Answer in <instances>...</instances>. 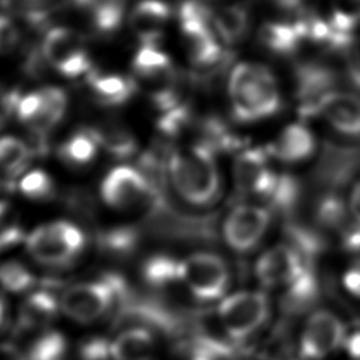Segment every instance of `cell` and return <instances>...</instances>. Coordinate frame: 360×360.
I'll return each instance as SVG.
<instances>
[{"mask_svg": "<svg viewBox=\"0 0 360 360\" xmlns=\"http://www.w3.org/2000/svg\"><path fill=\"white\" fill-rule=\"evenodd\" d=\"M228 94L233 115L242 122L273 117L281 105V93L273 72L256 62H240L229 75Z\"/></svg>", "mask_w": 360, "mask_h": 360, "instance_id": "obj_1", "label": "cell"}, {"mask_svg": "<svg viewBox=\"0 0 360 360\" xmlns=\"http://www.w3.org/2000/svg\"><path fill=\"white\" fill-rule=\"evenodd\" d=\"M169 176L179 195L193 205H210L219 195L221 177L215 152L202 142L173 152L169 158Z\"/></svg>", "mask_w": 360, "mask_h": 360, "instance_id": "obj_2", "label": "cell"}, {"mask_svg": "<svg viewBox=\"0 0 360 360\" xmlns=\"http://www.w3.org/2000/svg\"><path fill=\"white\" fill-rule=\"evenodd\" d=\"M34 260L44 266H66L84 249L86 236L79 226L68 221H53L35 228L25 239Z\"/></svg>", "mask_w": 360, "mask_h": 360, "instance_id": "obj_3", "label": "cell"}, {"mask_svg": "<svg viewBox=\"0 0 360 360\" xmlns=\"http://www.w3.org/2000/svg\"><path fill=\"white\" fill-rule=\"evenodd\" d=\"M269 298L262 291H239L222 298L218 319L225 333L240 340L256 332L269 318Z\"/></svg>", "mask_w": 360, "mask_h": 360, "instance_id": "obj_4", "label": "cell"}, {"mask_svg": "<svg viewBox=\"0 0 360 360\" xmlns=\"http://www.w3.org/2000/svg\"><path fill=\"white\" fill-rule=\"evenodd\" d=\"M212 14L201 3L188 0L180 7V28L187 56L195 66H210L221 58V46L210 27Z\"/></svg>", "mask_w": 360, "mask_h": 360, "instance_id": "obj_5", "label": "cell"}, {"mask_svg": "<svg viewBox=\"0 0 360 360\" xmlns=\"http://www.w3.org/2000/svg\"><path fill=\"white\" fill-rule=\"evenodd\" d=\"M101 197L114 210L128 211L158 202L153 183L131 166H117L101 181Z\"/></svg>", "mask_w": 360, "mask_h": 360, "instance_id": "obj_6", "label": "cell"}, {"mask_svg": "<svg viewBox=\"0 0 360 360\" xmlns=\"http://www.w3.org/2000/svg\"><path fill=\"white\" fill-rule=\"evenodd\" d=\"M181 283L200 301L221 298L229 284L225 260L208 252H198L181 260Z\"/></svg>", "mask_w": 360, "mask_h": 360, "instance_id": "obj_7", "label": "cell"}, {"mask_svg": "<svg viewBox=\"0 0 360 360\" xmlns=\"http://www.w3.org/2000/svg\"><path fill=\"white\" fill-rule=\"evenodd\" d=\"M118 285L112 280L75 284L62 294L60 311L76 322H93L110 309Z\"/></svg>", "mask_w": 360, "mask_h": 360, "instance_id": "obj_8", "label": "cell"}, {"mask_svg": "<svg viewBox=\"0 0 360 360\" xmlns=\"http://www.w3.org/2000/svg\"><path fill=\"white\" fill-rule=\"evenodd\" d=\"M42 55L45 60L65 77H79L89 75L91 60L83 48L79 35L66 28H51L42 41Z\"/></svg>", "mask_w": 360, "mask_h": 360, "instance_id": "obj_9", "label": "cell"}, {"mask_svg": "<svg viewBox=\"0 0 360 360\" xmlns=\"http://www.w3.org/2000/svg\"><path fill=\"white\" fill-rule=\"evenodd\" d=\"M270 212L256 204H239L225 217L222 236L225 243L238 253L253 250L270 226Z\"/></svg>", "mask_w": 360, "mask_h": 360, "instance_id": "obj_10", "label": "cell"}, {"mask_svg": "<svg viewBox=\"0 0 360 360\" xmlns=\"http://www.w3.org/2000/svg\"><path fill=\"white\" fill-rule=\"evenodd\" d=\"M346 326L326 309L309 315L300 338V353L305 360H322L343 346Z\"/></svg>", "mask_w": 360, "mask_h": 360, "instance_id": "obj_11", "label": "cell"}, {"mask_svg": "<svg viewBox=\"0 0 360 360\" xmlns=\"http://www.w3.org/2000/svg\"><path fill=\"white\" fill-rule=\"evenodd\" d=\"M305 271L307 269L298 250L285 243L270 246L255 263V276L266 288H287Z\"/></svg>", "mask_w": 360, "mask_h": 360, "instance_id": "obj_12", "label": "cell"}, {"mask_svg": "<svg viewBox=\"0 0 360 360\" xmlns=\"http://www.w3.org/2000/svg\"><path fill=\"white\" fill-rule=\"evenodd\" d=\"M315 111L336 134L360 139V97L350 91H328L315 104Z\"/></svg>", "mask_w": 360, "mask_h": 360, "instance_id": "obj_13", "label": "cell"}, {"mask_svg": "<svg viewBox=\"0 0 360 360\" xmlns=\"http://www.w3.org/2000/svg\"><path fill=\"white\" fill-rule=\"evenodd\" d=\"M276 176L267 166L264 152L248 149L240 152L233 163V180L240 193L266 197Z\"/></svg>", "mask_w": 360, "mask_h": 360, "instance_id": "obj_14", "label": "cell"}, {"mask_svg": "<svg viewBox=\"0 0 360 360\" xmlns=\"http://www.w3.org/2000/svg\"><path fill=\"white\" fill-rule=\"evenodd\" d=\"M316 150V138L314 132L302 122L285 125L274 142L270 153L280 162L295 165L308 160Z\"/></svg>", "mask_w": 360, "mask_h": 360, "instance_id": "obj_15", "label": "cell"}, {"mask_svg": "<svg viewBox=\"0 0 360 360\" xmlns=\"http://www.w3.org/2000/svg\"><path fill=\"white\" fill-rule=\"evenodd\" d=\"M134 70L141 80L152 86V94L174 89L172 60L156 45L142 44L134 58Z\"/></svg>", "mask_w": 360, "mask_h": 360, "instance_id": "obj_16", "label": "cell"}, {"mask_svg": "<svg viewBox=\"0 0 360 360\" xmlns=\"http://www.w3.org/2000/svg\"><path fill=\"white\" fill-rule=\"evenodd\" d=\"M170 18V8L162 0H141L129 15L132 32L145 45H156Z\"/></svg>", "mask_w": 360, "mask_h": 360, "instance_id": "obj_17", "label": "cell"}, {"mask_svg": "<svg viewBox=\"0 0 360 360\" xmlns=\"http://www.w3.org/2000/svg\"><path fill=\"white\" fill-rule=\"evenodd\" d=\"M59 302L46 291L28 295L18 308L17 323L22 332H41L56 316Z\"/></svg>", "mask_w": 360, "mask_h": 360, "instance_id": "obj_18", "label": "cell"}, {"mask_svg": "<svg viewBox=\"0 0 360 360\" xmlns=\"http://www.w3.org/2000/svg\"><path fill=\"white\" fill-rule=\"evenodd\" d=\"M89 86L96 100L104 105H120L134 94V82L118 73H89Z\"/></svg>", "mask_w": 360, "mask_h": 360, "instance_id": "obj_19", "label": "cell"}, {"mask_svg": "<svg viewBox=\"0 0 360 360\" xmlns=\"http://www.w3.org/2000/svg\"><path fill=\"white\" fill-rule=\"evenodd\" d=\"M110 343L114 360H150L155 350V339L143 328L127 329Z\"/></svg>", "mask_w": 360, "mask_h": 360, "instance_id": "obj_20", "label": "cell"}, {"mask_svg": "<svg viewBox=\"0 0 360 360\" xmlns=\"http://www.w3.org/2000/svg\"><path fill=\"white\" fill-rule=\"evenodd\" d=\"M98 145L110 155L124 159L129 158L136 150V138L134 134L117 121H105L91 128Z\"/></svg>", "mask_w": 360, "mask_h": 360, "instance_id": "obj_21", "label": "cell"}, {"mask_svg": "<svg viewBox=\"0 0 360 360\" xmlns=\"http://www.w3.org/2000/svg\"><path fill=\"white\" fill-rule=\"evenodd\" d=\"M211 22L224 42L238 44L248 34L249 14L242 6L229 4L212 13Z\"/></svg>", "mask_w": 360, "mask_h": 360, "instance_id": "obj_22", "label": "cell"}, {"mask_svg": "<svg viewBox=\"0 0 360 360\" xmlns=\"http://www.w3.org/2000/svg\"><path fill=\"white\" fill-rule=\"evenodd\" d=\"M90 13L93 27L103 34L115 31L124 18L125 0H75Z\"/></svg>", "mask_w": 360, "mask_h": 360, "instance_id": "obj_23", "label": "cell"}, {"mask_svg": "<svg viewBox=\"0 0 360 360\" xmlns=\"http://www.w3.org/2000/svg\"><path fill=\"white\" fill-rule=\"evenodd\" d=\"M98 142L91 129H82L70 135L59 148L60 159L72 166L89 165L97 155Z\"/></svg>", "mask_w": 360, "mask_h": 360, "instance_id": "obj_24", "label": "cell"}, {"mask_svg": "<svg viewBox=\"0 0 360 360\" xmlns=\"http://www.w3.org/2000/svg\"><path fill=\"white\" fill-rule=\"evenodd\" d=\"M142 276L148 284L158 288L181 283V262L166 255L152 256L143 263Z\"/></svg>", "mask_w": 360, "mask_h": 360, "instance_id": "obj_25", "label": "cell"}, {"mask_svg": "<svg viewBox=\"0 0 360 360\" xmlns=\"http://www.w3.org/2000/svg\"><path fill=\"white\" fill-rule=\"evenodd\" d=\"M39 93L42 98L41 114L37 125L31 131L37 134H45L63 118L68 108V97L62 89L52 86L41 89Z\"/></svg>", "mask_w": 360, "mask_h": 360, "instance_id": "obj_26", "label": "cell"}, {"mask_svg": "<svg viewBox=\"0 0 360 360\" xmlns=\"http://www.w3.org/2000/svg\"><path fill=\"white\" fill-rule=\"evenodd\" d=\"M31 159V149L17 136L0 138V169L8 176H17L25 170Z\"/></svg>", "mask_w": 360, "mask_h": 360, "instance_id": "obj_27", "label": "cell"}, {"mask_svg": "<svg viewBox=\"0 0 360 360\" xmlns=\"http://www.w3.org/2000/svg\"><path fill=\"white\" fill-rule=\"evenodd\" d=\"M305 25L287 24V22H271L267 24L262 31L263 42L276 52L292 51L305 32Z\"/></svg>", "mask_w": 360, "mask_h": 360, "instance_id": "obj_28", "label": "cell"}, {"mask_svg": "<svg viewBox=\"0 0 360 360\" xmlns=\"http://www.w3.org/2000/svg\"><path fill=\"white\" fill-rule=\"evenodd\" d=\"M66 353V340L59 332L41 330L28 345L25 360H62Z\"/></svg>", "mask_w": 360, "mask_h": 360, "instance_id": "obj_29", "label": "cell"}, {"mask_svg": "<svg viewBox=\"0 0 360 360\" xmlns=\"http://www.w3.org/2000/svg\"><path fill=\"white\" fill-rule=\"evenodd\" d=\"M316 297V281L307 270L292 284L287 287L284 304L290 311H301L307 308Z\"/></svg>", "mask_w": 360, "mask_h": 360, "instance_id": "obj_30", "label": "cell"}, {"mask_svg": "<svg viewBox=\"0 0 360 360\" xmlns=\"http://www.w3.org/2000/svg\"><path fill=\"white\" fill-rule=\"evenodd\" d=\"M34 284L32 273L18 262L10 260L0 264V285L10 292H22Z\"/></svg>", "mask_w": 360, "mask_h": 360, "instance_id": "obj_31", "label": "cell"}, {"mask_svg": "<svg viewBox=\"0 0 360 360\" xmlns=\"http://www.w3.org/2000/svg\"><path fill=\"white\" fill-rule=\"evenodd\" d=\"M18 188L27 198L44 200L52 194L53 181L46 172L35 169L22 176L18 183Z\"/></svg>", "mask_w": 360, "mask_h": 360, "instance_id": "obj_32", "label": "cell"}, {"mask_svg": "<svg viewBox=\"0 0 360 360\" xmlns=\"http://www.w3.org/2000/svg\"><path fill=\"white\" fill-rule=\"evenodd\" d=\"M330 22L349 34L360 22V0H332Z\"/></svg>", "mask_w": 360, "mask_h": 360, "instance_id": "obj_33", "label": "cell"}, {"mask_svg": "<svg viewBox=\"0 0 360 360\" xmlns=\"http://www.w3.org/2000/svg\"><path fill=\"white\" fill-rule=\"evenodd\" d=\"M191 121V111L187 105L177 104L173 108L163 111L158 120V129L167 136H177L187 128Z\"/></svg>", "mask_w": 360, "mask_h": 360, "instance_id": "obj_34", "label": "cell"}, {"mask_svg": "<svg viewBox=\"0 0 360 360\" xmlns=\"http://www.w3.org/2000/svg\"><path fill=\"white\" fill-rule=\"evenodd\" d=\"M136 242H138V236L135 229L127 228V226L111 229L105 232L101 238L103 246L108 252L117 253V255L129 253L135 248Z\"/></svg>", "mask_w": 360, "mask_h": 360, "instance_id": "obj_35", "label": "cell"}, {"mask_svg": "<svg viewBox=\"0 0 360 360\" xmlns=\"http://www.w3.org/2000/svg\"><path fill=\"white\" fill-rule=\"evenodd\" d=\"M82 360H114L111 343L104 339H90L80 349Z\"/></svg>", "mask_w": 360, "mask_h": 360, "instance_id": "obj_36", "label": "cell"}, {"mask_svg": "<svg viewBox=\"0 0 360 360\" xmlns=\"http://www.w3.org/2000/svg\"><path fill=\"white\" fill-rule=\"evenodd\" d=\"M20 39L17 24L7 15H0V53L11 51Z\"/></svg>", "mask_w": 360, "mask_h": 360, "instance_id": "obj_37", "label": "cell"}, {"mask_svg": "<svg viewBox=\"0 0 360 360\" xmlns=\"http://www.w3.org/2000/svg\"><path fill=\"white\" fill-rule=\"evenodd\" d=\"M342 283L347 292H350L356 298H360V259L349 263V266L343 271Z\"/></svg>", "mask_w": 360, "mask_h": 360, "instance_id": "obj_38", "label": "cell"}, {"mask_svg": "<svg viewBox=\"0 0 360 360\" xmlns=\"http://www.w3.org/2000/svg\"><path fill=\"white\" fill-rule=\"evenodd\" d=\"M22 239V232L14 225H3L0 222V249L8 248Z\"/></svg>", "mask_w": 360, "mask_h": 360, "instance_id": "obj_39", "label": "cell"}, {"mask_svg": "<svg viewBox=\"0 0 360 360\" xmlns=\"http://www.w3.org/2000/svg\"><path fill=\"white\" fill-rule=\"evenodd\" d=\"M343 346L354 360H360V330L346 333Z\"/></svg>", "mask_w": 360, "mask_h": 360, "instance_id": "obj_40", "label": "cell"}, {"mask_svg": "<svg viewBox=\"0 0 360 360\" xmlns=\"http://www.w3.org/2000/svg\"><path fill=\"white\" fill-rule=\"evenodd\" d=\"M349 211L360 225V180L352 188L349 198Z\"/></svg>", "mask_w": 360, "mask_h": 360, "instance_id": "obj_41", "label": "cell"}, {"mask_svg": "<svg viewBox=\"0 0 360 360\" xmlns=\"http://www.w3.org/2000/svg\"><path fill=\"white\" fill-rule=\"evenodd\" d=\"M0 360H25V356L11 343H0Z\"/></svg>", "mask_w": 360, "mask_h": 360, "instance_id": "obj_42", "label": "cell"}, {"mask_svg": "<svg viewBox=\"0 0 360 360\" xmlns=\"http://www.w3.org/2000/svg\"><path fill=\"white\" fill-rule=\"evenodd\" d=\"M270 1L283 10H294L302 3V0H270Z\"/></svg>", "mask_w": 360, "mask_h": 360, "instance_id": "obj_43", "label": "cell"}, {"mask_svg": "<svg viewBox=\"0 0 360 360\" xmlns=\"http://www.w3.org/2000/svg\"><path fill=\"white\" fill-rule=\"evenodd\" d=\"M3 318H4V304H3V301L0 298V323L3 322Z\"/></svg>", "mask_w": 360, "mask_h": 360, "instance_id": "obj_44", "label": "cell"}, {"mask_svg": "<svg viewBox=\"0 0 360 360\" xmlns=\"http://www.w3.org/2000/svg\"><path fill=\"white\" fill-rule=\"evenodd\" d=\"M32 1H35V0H32Z\"/></svg>", "mask_w": 360, "mask_h": 360, "instance_id": "obj_45", "label": "cell"}]
</instances>
